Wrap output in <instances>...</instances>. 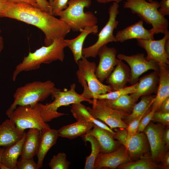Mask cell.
Wrapping results in <instances>:
<instances>
[{"instance_id":"obj_5","label":"cell","mask_w":169,"mask_h":169,"mask_svg":"<svg viewBox=\"0 0 169 169\" xmlns=\"http://www.w3.org/2000/svg\"><path fill=\"white\" fill-rule=\"evenodd\" d=\"M91 0H69L67 8L56 13L74 32H81L86 27L97 25L98 19L92 12H84L85 8H89Z\"/></svg>"},{"instance_id":"obj_48","label":"cell","mask_w":169,"mask_h":169,"mask_svg":"<svg viewBox=\"0 0 169 169\" xmlns=\"http://www.w3.org/2000/svg\"><path fill=\"white\" fill-rule=\"evenodd\" d=\"M164 47L166 53L169 56V38L166 39L165 42Z\"/></svg>"},{"instance_id":"obj_6","label":"cell","mask_w":169,"mask_h":169,"mask_svg":"<svg viewBox=\"0 0 169 169\" xmlns=\"http://www.w3.org/2000/svg\"><path fill=\"white\" fill-rule=\"evenodd\" d=\"M69 90L62 91L56 88L54 90L51 95L54 101L47 105L38 103L40 111L43 120L48 122L53 119L67 115L58 112L59 108L62 106L86 101L92 104L93 100L83 97L81 94L75 91V83L71 84Z\"/></svg>"},{"instance_id":"obj_13","label":"cell","mask_w":169,"mask_h":169,"mask_svg":"<svg viewBox=\"0 0 169 169\" xmlns=\"http://www.w3.org/2000/svg\"><path fill=\"white\" fill-rule=\"evenodd\" d=\"M117 52L115 48L109 47L106 45L101 47L98 52L100 60L95 74L102 83L110 75L116 65Z\"/></svg>"},{"instance_id":"obj_33","label":"cell","mask_w":169,"mask_h":169,"mask_svg":"<svg viewBox=\"0 0 169 169\" xmlns=\"http://www.w3.org/2000/svg\"><path fill=\"white\" fill-rule=\"evenodd\" d=\"M138 82L130 86H126L121 89L105 94L100 95H93L92 99L98 100H115L123 95L130 94L134 93L136 90Z\"/></svg>"},{"instance_id":"obj_35","label":"cell","mask_w":169,"mask_h":169,"mask_svg":"<svg viewBox=\"0 0 169 169\" xmlns=\"http://www.w3.org/2000/svg\"><path fill=\"white\" fill-rule=\"evenodd\" d=\"M144 116H141L133 120L128 125L126 128L127 132V137L126 145V149L130 140L137 133L140 121Z\"/></svg>"},{"instance_id":"obj_32","label":"cell","mask_w":169,"mask_h":169,"mask_svg":"<svg viewBox=\"0 0 169 169\" xmlns=\"http://www.w3.org/2000/svg\"><path fill=\"white\" fill-rule=\"evenodd\" d=\"M118 168L120 169H155L161 167L156 163L151 157L143 156L139 160L130 161L120 166Z\"/></svg>"},{"instance_id":"obj_36","label":"cell","mask_w":169,"mask_h":169,"mask_svg":"<svg viewBox=\"0 0 169 169\" xmlns=\"http://www.w3.org/2000/svg\"><path fill=\"white\" fill-rule=\"evenodd\" d=\"M37 163L33 160V158H25L21 157L18 161L16 169H38Z\"/></svg>"},{"instance_id":"obj_8","label":"cell","mask_w":169,"mask_h":169,"mask_svg":"<svg viewBox=\"0 0 169 169\" xmlns=\"http://www.w3.org/2000/svg\"><path fill=\"white\" fill-rule=\"evenodd\" d=\"M38 103L34 106L18 105L8 116L19 131L36 128L40 131L45 128L50 127L43 120L40 111Z\"/></svg>"},{"instance_id":"obj_51","label":"cell","mask_w":169,"mask_h":169,"mask_svg":"<svg viewBox=\"0 0 169 169\" xmlns=\"http://www.w3.org/2000/svg\"><path fill=\"white\" fill-rule=\"evenodd\" d=\"M5 149V148H1V147H0V165L1 163V161L2 155Z\"/></svg>"},{"instance_id":"obj_27","label":"cell","mask_w":169,"mask_h":169,"mask_svg":"<svg viewBox=\"0 0 169 169\" xmlns=\"http://www.w3.org/2000/svg\"><path fill=\"white\" fill-rule=\"evenodd\" d=\"M25 134V132L22 138L16 143L5 149L1 163L5 165L9 169H16L18 158L21 154Z\"/></svg>"},{"instance_id":"obj_37","label":"cell","mask_w":169,"mask_h":169,"mask_svg":"<svg viewBox=\"0 0 169 169\" xmlns=\"http://www.w3.org/2000/svg\"><path fill=\"white\" fill-rule=\"evenodd\" d=\"M151 120L158 122L164 125L169 124V112H164L158 110L156 111Z\"/></svg>"},{"instance_id":"obj_18","label":"cell","mask_w":169,"mask_h":169,"mask_svg":"<svg viewBox=\"0 0 169 169\" xmlns=\"http://www.w3.org/2000/svg\"><path fill=\"white\" fill-rule=\"evenodd\" d=\"M59 137L57 130L50 127L45 128L41 131L36 154L38 157L37 163L39 169L42 167L46 154L56 144Z\"/></svg>"},{"instance_id":"obj_28","label":"cell","mask_w":169,"mask_h":169,"mask_svg":"<svg viewBox=\"0 0 169 169\" xmlns=\"http://www.w3.org/2000/svg\"><path fill=\"white\" fill-rule=\"evenodd\" d=\"M71 112L77 120H83L91 122L101 128L106 130L113 135L115 131L101 121L94 117L87 110L86 107L81 103L72 104Z\"/></svg>"},{"instance_id":"obj_40","label":"cell","mask_w":169,"mask_h":169,"mask_svg":"<svg viewBox=\"0 0 169 169\" xmlns=\"http://www.w3.org/2000/svg\"><path fill=\"white\" fill-rule=\"evenodd\" d=\"M113 135L114 138L119 141V142L126 147L127 137V132L126 129L119 128Z\"/></svg>"},{"instance_id":"obj_44","label":"cell","mask_w":169,"mask_h":169,"mask_svg":"<svg viewBox=\"0 0 169 169\" xmlns=\"http://www.w3.org/2000/svg\"><path fill=\"white\" fill-rule=\"evenodd\" d=\"M12 3H24L30 4L34 7L39 8L35 0H6Z\"/></svg>"},{"instance_id":"obj_41","label":"cell","mask_w":169,"mask_h":169,"mask_svg":"<svg viewBox=\"0 0 169 169\" xmlns=\"http://www.w3.org/2000/svg\"><path fill=\"white\" fill-rule=\"evenodd\" d=\"M160 8L158 11L162 16L169 15V0H161L159 3Z\"/></svg>"},{"instance_id":"obj_1","label":"cell","mask_w":169,"mask_h":169,"mask_svg":"<svg viewBox=\"0 0 169 169\" xmlns=\"http://www.w3.org/2000/svg\"><path fill=\"white\" fill-rule=\"evenodd\" d=\"M0 17L16 19L37 27L45 34L46 46L55 39L64 38L71 30L64 21L26 3L8 2Z\"/></svg>"},{"instance_id":"obj_31","label":"cell","mask_w":169,"mask_h":169,"mask_svg":"<svg viewBox=\"0 0 169 169\" xmlns=\"http://www.w3.org/2000/svg\"><path fill=\"white\" fill-rule=\"evenodd\" d=\"M83 140L89 141L91 144V152L86 158L84 169H94V165L99 154L100 152V148L96 138L93 136L86 134L82 136Z\"/></svg>"},{"instance_id":"obj_9","label":"cell","mask_w":169,"mask_h":169,"mask_svg":"<svg viewBox=\"0 0 169 169\" xmlns=\"http://www.w3.org/2000/svg\"><path fill=\"white\" fill-rule=\"evenodd\" d=\"M118 3L113 2L108 10L109 18L105 25L98 35L96 42L93 45L83 48L82 55L86 58H95L97 55L99 49L102 46L109 43L115 42V36L113 34L114 29H116L118 21L116 20L117 15L119 13Z\"/></svg>"},{"instance_id":"obj_14","label":"cell","mask_w":169,"mask_h":169,"mask_svg":"<svg viewBox=\"0 0 169 169\" xmlns=\"http://www.w3.org/2000/svg\"><path fill=\"white\" fill-rule=\"evenodd\" d=\"M150 145L151 157L155 161L159 160L166 148L163 135L165 130L162 125L150 122L144 131Z\"/></svg>"},{"instance_id":"obj_2","label":"cell","mask_w":169,"mask_h":169,"mask_svg":"<svg viewBox=\"0 0 169 169\" xmlns=\"http://www.w3.org/2000/svg\"><path fill=\"white\" fill-rule=\"evenodd\" d=\"M67 47L64 38L55 39L49 45L43 46L33 52H29L14 70L12 79L16 80L18 75L23 71H28L39 68L42 64H49L59 60L62 62L64 58V49Z\"/></svg>"},{"instance_id":"obj_17","label":"cell","mask_w":169,"mask_h":169,"mask_svg":"<svg viewBox=\"0 0 169 169\" xmlns=\"http://www.w3.org/2000/svg\"><path fill=\"white\" fill-rule=\"evenodd\" d=\"M132 39H154L149 30L145 28L141 20L118 31L115 36V42H123Z\"/></svg>"},{"instance_id":"obj_25","label":"cell","mask_w":169,"mask_h":169,"mask_svg":"<svg viewBox=\"0 0 169 169\" xmlns=\"http://www.w3.org/2000/svg\"><path fill=\"white\" fill-rule=\"evenodd\" d=\"M148 142L144 133L137 132L130 140L127 147L131 160L143 156L148 150Z\"/></svg>"},{"instance_id":"obj_15","label":"cell","mask_w":169,"mask_h":169,"mask_svg":"<svg viewBox=\"0 0 169 169\" xmlns=\"http://www.w3.org/2000/svg\"><path fill=\"white\" fill-rule=\"evenodd\" d=\"M131 161L127 149L124 146L111 152L100 153L94 165L95 169H115Z\"/></svg>"},{"instance_id":"obj_3","label":"cell","mask_w":169,"mask_h":169,"mask_svg":"<svg viewBox=\"0 0 169 169\" xmlns=\"http://www.w3.org/2000/svg\"><path fill=\"white\" fill-rule=\"evenodd\" d=\"M55 88L54 83L50 80L35 81L18 88L13 94V102L6 112V115L8 116L18 105L34 106L51 96Z\"/></svg>"},{"instance_id":"obj_45","label":"cell","mask_w":169,"mask_h":169,"mask_svg":"<svg viewBox=\"0 0 169 169\" xmlns=\"http://www.w3.org/2000/svg\"><path fill=\"white\" fill-rule=\"evenodd\" d=\"M158 110L164 112H169V97L162 102Z\"/></svg>"},{"instance_id":"obj_12","label":"cell","mask_w":169,"mask_h":169,"mask_svg":"<svg viewBox=\"0 0 169 169\" xmlns=\"http://www.w3.org/2000/svg\"><path fill=\"white\" fill-rule=\"evenodd\" d=\"M161 39L158 40L152 39H137V45L146 51L147 56L145 57L147 60H154L158 64L166 65L169 64V56L165 49L166 39L169 38V31L167 30Z\"/></svg>"},{"instance_id":"obj_4","label":"cell","mask_w":169,"mask_h":169,"mask_svg":"<svg viewBox=\"0 0 169 169\" xmlns=\"http://www.w3.org/2000/svg\"><path fill=\"white\" fill-rule=\"evenodd\" d=\"M123 7L130 9L143 21L152 25L149 31L153 36L159 33L164 34L168 30V21L159 12L160 5L157 1L151 3L146 0H126Z\"/></svg>"},{"instance_id":"obj_47","label":"cell","mask_w":169,"mask_h":169,"mask_svg":"<svg viewBox=\"0 0 169 169\" xmlns=\"http://www.w3.org/2000/svg\"><path fill=\"white\" fill-rule=\"evenodd\" d=\"M8 2L6 0H0V15L5 8Z\"/></svg>"},{"instance_id":"obj_54","label":"cell","mask_w":169,"mask_h":169,"mask_svg":"<svg viewBox=\"0 0 169 169\" xmlns=\"http://www.w3.org/2000/svg\"><path fill=\"white\" fill-rule=\"evenodd\" d=\"M53 1V0H49V2L50 4H51Z\"/></svg>"},{"instance_id":"obj_30","label":"cell","mask_w":169,"mask_h":169,"mask_svg":"<svg viewBox=\"0 0 169 169\" xmlns=\"http://www.w3.org/2000/svg\"><path fill=\"white\" fill-rule=\"evenodd\" d=\"M102 100L109 107L128 114H130L136 102L129 94L123 95L115 100Z\"/></svg>"},{"instance_id":"obj_21","label":"cell","mask_w":169,"mask_h":169,"mask_svg":"<svg viewBox=\"0 0 169 169\" xmlns=\"http://www.w3.org/2000/svg\"><path fill=\"white\" fill-rule=\"evenodd\" d=\"M93 136L99 145L100 152L106 153L117 149L118 144L115 141L113 135L108 131L95 125L93 129L87 133Z\"/></svg>"},{"instance_id":"obj_19","label":"cell","mask_w":169,"mask_h":169,"mask_svg":"<svg viewBox=\"0 0 169 169\" xmlns=\"http://www.w3.org/2000/svg\"><path fill=\"white\" fill-rule=\"evenodd\" d=\"M159 82V73L154 71L139 79L136 90L130 94L132 99L136 102L141 96L156 93Z\"/></svg>"},{"instance_id":"obj_42","label":"cell","mask_w":169,"mask_h":169,"mask_svg":"<svg viewBox=\"0 0 169 169\" xmlns=\"http://www.w3.org/2000/svg\"><path fill=\"white\" fill-rule=\"evenodd\" d=\"M39 8L42 10L52 14L51 5L47 0H35Z\"/></svg>"},{"instance_id":"obj_38","label":"cell","mask_w":169,"mask_h":169,"mask_svg":"<svg viewBox=\"0 0 169 169\" xmlns=\"http://www.w3.org/2000/svg\"><path fill=\"white\" fill-rule=\"evenodd\" d=\"M156 110L154 109H151V110L141 120L139 124L137 132H142L151 120Z\"/></svg>"},{"instance_id":"obj_7","label":"cell","mask_w":169,"mask_h":169,"mask_svg":"<svg viewBox=\"0 0 169 169\" xmlns=\"http://www.w3.org/2000/svg\"><path fill=\"white\" fill-rule=\"evenodd\" d=\"M87 59L83 56L77 64L78 69L76 75L79 82L84 88L82 96L91 99L93 95L103 94L112 91L109 85L103 84L97 77L96 63L89 61Z\"/></svg>"},{"instance_id":"obj_16","label":"cell","mask_w":169,"mask_h":169,"mask_svg":"<svg viewBox=\"0 0 169 169\" xmlns=\"http://www.w3.org/2000/svg\"><path fill=\"white\" fill-rule=\"evenodd\" d=\"M131 77L130 69L122 60L117 59L114 69L106 79V83L111 87L112 91L125 87L129 83Z\"/></svg>"},{"instance_id":"obj_26","label":"cell","mask_w":169,"mask_h":169,"mask_svg":"<svg viewBox=\"0 0 169 169\" xmlns=\"http://www.w3.org/2000/svg\"><path fill=\"white\" fill-rule=\"evenodd\" d=\"M40 131L36 128H30L25 134L21 157L33 158L36 155L38 148Z\"/></svg>"},{"instance_id":"obj_10","label":"cell","mask_w":169,"mask_h":169,"mask_svg":"<svg viewBox=\"0 0 169 169\" xmlns=\"http://www.w3.org/2000/svg\"><path fill=\"white\" fill-rule=\"evenodd\" d=\"M92 100V107L86 108L94 117L102 121L112 130L116 128L126 129L128 125L123 120L129 114L109 107L102 100L93 99Z\"/></svg>"},{"instance_id":"obj_23","label":"cell","mask_w":169,"mask_h":169,"mask_svg":"<svg viewBox=\"0 0 169 169\" xmlns=\"http://www.w3.org/2000/svg\"><path fill=\"white\" fill-rule=\"evenodd\" d=\"M95 125L93 123L83 120L64 126L57 130L59 136L70 139L82 136L88 132Z\"/></svg>"},{"instance_id":"obj_29","label":"cell","mask_w":169,"mask_h":169,"mask_svg":"<svg viewBox=\"0 0 169 169\" xmlns=\"http://www.w3.org/2000/svg\"><path fill=\"white\" fill-rule=\"evenodd\" d=\"M155 96L150 95L141 96V101L135 104L131 112L125 118V123L129 124L133 120L147 114L151 109Z\"/></svg>"},{"instance_id":"obj_39","label":"cell","mask_w":169,"mask_h":169,"mask_svg":"<svg viewBox=\"0 0 169 169\" xmlns=\"http://www.w3.org/2000/svg\"><path fill=\"white\" fill-rule=\"evenodd\" d=\"M69 0H53L51 4L52 14L54 16L56 13L66 9Z\"/></svg>"},{"instance_id":"obj_11","label":"cell","mask_w":169,"mask_h":169,"mask_svg":"<svg viewBox=\"0 0 169 169\" xmlns=\"http://www.w3.org/2000/svg\"><path fill=\"white\" fill-rule=\"evenodd\" d=\"M117 57L118 59L125 61L130 66L131 77L129 83L131 85L138 82L139 77L149 70H153L159 73L158 63L154 60H146L144 54L138 53L131 56L120 54Z\"/></svg>"},{"instance_id":"obj_46","label":"cell","mask_w":169,"mask_h":169,"mask_svg":"<svg viewBox=\"0 0 169 169\" xmlns=\"http://www.w3.org/2000/svg\"><path fill=\"white\" fill-rule=\"evenodd\" d=\"M163 139L166 147L167 148L169 146V130L168 129L165 131Z\"/></svg>"},{"instance_id":"obj_20","label":"cell","mask_w":169,"mask_h":169,"mask_svg":"<svg viewBox=\"0 0 169 169\" xmlns=\"http://www.w3.org/2000/svg\"><path fill=\"white\" fill-rule=\"evenodd\" d=\"M159 82L156 95L155 96L151 109L158 110L162 102L169 97V65L158 64Z\"/></svg>"},{"instance_id":"obj_50","label":"cell","mask_w":169,"mask_h":169,"mask_svg":"<svg viewBox=\"0 0 169 169\" xmlns=\"http://www.w3.org/2000/svg\"><path fill=\"white\" fill-rule=\"evenodd\" d=\"M149 2H152L153 1V0H147ZM105 3L110 2H115L119 3L122 1V0H104Z\"/></svg>"},{"instance_id":"obj_43","label":"cell","mask_w":169,"mask_h":169,"mask_svg":"<svg viewBox=\"0 0 169 169\" xmlns=\"http://www.w3.org/2000/svg\"><path fill=\"white\" fill-rule=\"evenodd\" d=\"M161 162L162 168L169 169V153L165 152L160 157L159 160Z\"/></svg>"},{"instance_id":"obj_24","label":"cell","mask_w":169,"mask_h":169,"mask_svg":"<svg viewBox=\"0 0 169 169\" xmlns=\"http://www.w3.org/2000/svg\"><path fill=\"white\" fill-rule=\"evenodd\" d=\"M98 31V25L88 26L85 27L81 33L75 38L65 39L68 47L71 50L75 62L77 64L79 60L83 56L82 55L84 42L87 36L90 33L96 34Z\"/></svg>"},{"instance_id":"obj_22","label":"cell","mask_w":169,"mask_h":169,"mask_svg":"<svg viewBox=\"0 0 169 169\" xmlns=\"http://www.w3.org/2000/svg\"><path fill=\"white\" fill-rule=\"evenodd\" d=\"M25 132L18 131L9 119L0 125V146L5 148L14 144L23 136Z\"/></svg>"},{"instance_id":"obj_53","label":"cell","mask_w":169,"mask_h":169,"mask_svg":"<svg viewBox=\"0 0 169 169\" xmlns=\"http://www.w3.org/2000/svg\"><path fill=\"white\" fill-rule=\"evenodd\" d=\"M97 2L99 3H105L104 0H96Z\"/></svg>"},{"instance_id":"obj_52","label":"cell","mask_w":169,"mask_h":169,"mask_svg":"<svg viewBox=\"0 0 169 169\" xmlns=\"http://www.w3.org/2000/svg\"><path fill=\"white\" fill-rule=\"evenodd\" d=\"M0 168L1 169H9L5 165L1 163L0 165Z\"/></svg>"},{"instance_id":"obj_34","label":"cell","mask_w":169,"mask_h":169,"mask_svg":"<svg viewBox=\"0 0 169 169\" xmlns=\"http://www.w3.org/2000/svg\"><path fill=\"white\" fill-rule=\"evenodd\" d=\"M67 155L64 152H59L54 155L49 163L51 169H68L70 162L67 159Z\"/></svg>"},{"instance_id":"obj_49","label":"cell","mask_w":169,"mask_h":169,"mask_svg":"<svg viewBox=\"0 0 169 169\" xmlns=\"http://www.w3.org/2000/svg\"><path fill=\"white\" fill-rule=\"evenodd\" d=\"M1 30L0 28V55L1 53L3 48V38L0 35Z\"/></svg>"}]
</instances>
